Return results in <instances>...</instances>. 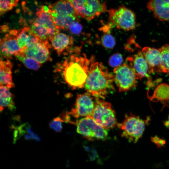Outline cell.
<instances>
[{
	"instance_id": "obj_1",
	"label": "cell",
	"mask_w": 169,
	"mask_h": 169,
	"mask_svg": "<svg viewBox=\"0 0 169 169\" xmlns=\"http://www.w3.org/2000/svg\"><path fill=\"white\" fill-rule=\"evenodd\" d=\"M91 61L84 54H71L58 64V71L65 83L73 89L84 86Z\"/></svg>"
},
{
	"instance_id": "obj_2",
	"label": "cell",
	"mask_w": 169,
	"mask_h": 169,
	"mask_svg": "<svg viewBox=\"0 0 169 169\" xmlns=\"http://www.w3.org/2000/svg\"><path fill=\"white\" fill-rule=\"evenodd\" d=\"M113 74L103 64L91 61L84 86L87 92L95 98L104 99L114 91Z\"/></svg>"
},
{
	"instance_id": "obj_3",
	"label": "cell",
	"mask_w": 169,
	"mask_h": 169,
	"mask_svg": "<svg viewBox=\"0 0 169 169\" xmlns=\"http://www.w3.org/2000/svg\"><path fill=\"white\" fill-rule=\"evenodd\" d=\"M135 13L123 5L109 11L108 23L110 28L129 31L135 28L136 24Z\"/></svg>"
},
{
	"instance_id": "obj_4",
	"label": "cell",
	"mask_w": 169,
	"mask_h": 169,
	"mask_svg": "<svg viewBox=\"0 0 169 169\" xmlns=\"http://www.w3.org/2000/svg\"><path fill=\"white\" fill-rule=\"evenodd\" d=\"M132 114L126 115L123 121L117 124L121 131L122 136L129 141L136 142L141 137L148 122Z\"/></svg>"
},
{
	"instance_id": "obj_5",
	"label": "cell",
	"mask_w": 169,
	"mask_h": 169,
	"mask_svg": "<svg viewBox=\"0 0 169 169\" xmlns=\"http://www.w3.org/2000/svg\"><path fill=\"white\" fill-rule=\"evenodd\" d=\"M90 116L106 130L117 125L115 113L111 104L102 99L95 98L94 109Z\"/></svg>"
},
{
	"instance_id": "obj_6",
	"label": "cell",
	"mask_w": 169,
	"mask_h": 169,
	"mask_svg": "<svg viewBox=\"0 0 169 169\" xmlns=\"http://www.w3.org/2000/svg\"><path fill=\"white\" fill-rule=\"evenodd\" d=\"M75 124L78 133L89 141H104L107 139V130L98 124L90 116L79 120Z\"/></svg>"
},
{
	"instance_id": "obj_7",
	"label": "cell",
	"mask_w": 169,
	"mask_h": 169,
	"mask_svg": "<svg viewBox=\"0 0 169 169\" xmlns=\"http://www.w3.org/2000/svg\"><path fill=\"white\" fill-rule=\"evenodd\" d=\"M113 76L114 82L120 92L135 88L139 79L132 68L126 62L115 68Z\"/></svg>"
},
{
	"instance_id": "obj_8",
	"label": "cell",
	"mask_w": 169,
	"mask_h": 169,
	"mask_svg": "<svg viewBox=\"0 0 169 169\" xmlns=\"http://www.w3.org/2000/svg\"><path fill=\"white\" fill-rule=\"evenodd\" d=\"M78 16L88 21L92 20L106 10L105 3L99 0H68Z\"/></svg>"
},
{
	"instance_id": "obj_9",
	"label": "cell",
	"mask_w": 169,
	"mask_h": 169,
	"mask_svg": "<svg viewBox=\"0 0 169 169\" xmlns=\"http://www.w3.org/2000/svg\"><path fill=\"white\" fill-rule=\"evenodd\" d=\"M95 107V102L91 95L88 93L78 95L75 105L70 112L68 113L73 117L78 118L80 117L91 116Z\"/></svg>"
},
{
	"instance_id": "obj_10",
	"label": "cell",
	"mask_w": 169,
	"mask_h": 169,
	"mask_svg": "<svg viewBox=\"0 0 169 169\" xmlns=\"http://www.w3.org/2000/svg\"><path fill=\"white\" fill-rule=\"evenodd\" d=\"M18 30H11L0 40L1 54L4 58H10L23 50L19 46L17 39Z\"/></svg>"
},
{
	"instance_id": "obj_11",
	"label": "cell",
	"mask_w": 169,
	"mask_h": 169,
	"mask_svg": "<svg viewBox=\"0 0 169 169\" xmlns=\"http://www.w3.org/2000/svg\"><path fill=\"white\" fill-rule=\"evenodd\" d=\"M50 46L48 41H42L31 48L23 50L19 54L31 58L42 64L51 60L49 50Z\"/></svg>"
},
{
	"instance_id": "obj_12",
	"label": "cell",
	"mask_w": 169,
	"mask_h": 169,
	"mask_svg": "<svg viewBox=\"0 0 169 169\" xmlns=\"http://www.w3.org/2000/svg\"><path fill=\"white\" fill-rule=\"evenodd\" d=\"M125 62L132 68L139 79L146 78L148 80H150L151 81L150 74L151 73L148 64L141 51L132 56L128 57Z\"/></svg>"
},
{
	"instance_id": "obj_13",
	"label": "cell",
	"mask_w": 169,
	"mask_h": 169,
	"mask_svg": "<svg viewBox=\"0 0 169 169\" xmlns=\"http://www.w3.org/2000/svg\"><path fill=\"white\" fill-rule=\"evenodd\" d=\"M147 7L159 20H169V0H150Z\"/></svg>"
},
{
	"instance_id": "obj_14",
	"label": "cell",
	"mask_w": 169,
	"mask_h": 169,
	"mask_svg": "<svg viewBox=\"0 0 169 169\" xmlns=\"http://www.w3.org/2000/svg\"><path fill=\"white\" fill-rule=\"evenodd\" d=\"M49 40L52 46L59 55L70 50L73 42L72 36L63 33H58Z\"/></svg>"
},
{
	"instance_id": "obj_15",
	"label": "cell",
	"mask_w": 169,
	"mask_h": 169,
	"mask_svg": "<svg viewBox=\"0 0 169 169\" xmlns=\"http://www.w3.org/2000/svg\"><path fill=\"white\" fill-rule=\"evenodd\" d=\"M141 51L148 64L151 73H153L155 70L158 72L161 61L159 49L145 47L142 49Z\"/></svg>"
},
{
	"instance_id": "obj_16",
	"label": "cell",
	"mask_w": 169,
	"mask_h": 169,
	"mask_svg": "<svg viewBox=\"0 0 169 169\" xmlns=\"http://www.w3.org/2000/svg\"><path fill=\"white\" fill-rule=\"evenodd\" d=\"M48 7L50 13L60 15L78 16L74 7L68 0H59Z\"/></svg>"
},
{
	"instance_id": "obj_17",
	"label": "cell",
	"mask_w": 169,
	"mask_h": 169,
	"mask_svg": "<svg viewBox=\"0 0 169 169\" xmlns=\"http://www.w3.org/2000/svg\"><path fill=\"white\" fill-rule=\"evenodd\" d=\"M12 64L9 60H3L1 59L0 84L6 86L9 88L14 86L12 79Z\"/></svg>"
},
{
	"instance_id": "obj_18",
	"label": "cell",
	"mask_w": 169,
	"mask_h": 169,
	"mask_svg": "<svg viewBox=\"0 0 169 169\" xmlns=\"http://www.w3.org/2000/svg\"><path fill=\"white\" fill-rule=\"evenodd\" d=\"M0 111L5 107H7L11 110L15 109L13 102V95L10 92L9 88L7 86L0 84Z\"/></svg>"
},
{
	"instance_id": "obj_19",
	"label": "cell",
	"mask_w": 169,
	"mask_h": 169,
	"mask_svg": "<svg viewBox=\"0 0 169 169\" xmlns=\"http://www.w3.org/2000/svg\"><path fill=\"white\" fill-rule=\"evenodd\" d=\"M150 100L153 101H160L169 106V85L162 83L156 88Z\"/></svg>"
},
{
	"instance_id": "obj_20",
	"label": "cell",
	"mask_w": 169,
	"mask_h": 169,
	"mask_svg": "<svg viewBox=\"0 0 169 169\" xmlns=\"http://www.w3.org/2000/svg\"><path fill=\"white\" fill-rule=\"evenodd\" d=\"M50 14L55 27L59 30L69 28L70 24L77 19V15H60Z\"/></svg>"
},
{
	"instance_id": "obj_21",
	"label": "cell",
	"mask_w": 169,
	"mask_h": 169,
	"mask_svg": "<svg viewBox=\"0 0 169 169\" xmlns=\"http://www.w3.org/2000/svg\"><path fill=\"white\" fill-rule=\"evenodd\" d=\"M159 49L161 53V61L158 72L169 73V44H165Z\"/></svg>"
},
{
	"instance_id": "obj_22",
	"label": "cell",
	"mask_w": 169,
	"mask_h": 169,
	"mask_svg": "<svg viewBox=\"0 0 169 169\" xmlns=\"http://www.w3.org/2000/svg\"><path fill=\"white\" fill-rule=\"evenodd\" d=\"M27 135L30 136L33 140L40 141V138L33 131L30 125L27 123L21 125L15 130L14 133V141H15L18 137L23 136L24 137Z\"/></svg>"
},
{
	"instance_id": "obj_23",
	"label": "cell",
	"mask_w": 169,
	"mask_h": 169,
	"mask_svg": "<svg viewBox=\"0 0 169 169\" xmlns=\"http://www.w3.org/2000/svg\"><path fill=\"white\" fill-rule=\"evenodd\" d=\"M32 32L30 28L28 27H26L18 30V42L20 48L23 50L27 49L26 44Z\"/></svg>"
},
{
	"instance_id": "obj_24",
	"label": "cell",
	"mask_w": 169,
	"mask_h": 169,
	"mask_svg": "<svg viewBox=\"0 0 169 169\" xmlns=\"http://www.w3.org/2000/svg\"><path fill=\"white\" fill-rule=\"evenodd\" d=\"M15 56L22 62L27 68L29 69L37 70L42 65V64L35 60L20 54H18Z\"/></svg>"
},
{
	"instance_id": "obj_25",
	"label": "cell",
	"mask_w": 169,
	"mask_h": 169,
	"mask_svg": "<svg viewBox=\"0 0 169 169\" xmlns=\"http://www.w3.org/2000/svg\"><path fill=\"white\" fill-rule=\"evenodd\" d=\"M19 0H0V14L2 15L17 6Z\"/></svg>"
},
{
	"instance_id": "obj_26",
	"label": "cell",
	"mask_w": 169,
	"mask_h": 169,
	"mask_svg": "<svg viewBox=\"0 0 169 169\" xmlns=\"http://www.w3.org/2000/svg\"><path fill=\"white\" fill-rule=\"evenodd\" d=\"M101 42L103 46L107 49L113 48L115 44L114 38L109 33L105 34L102 36L101 38Z\"/></svg>"
},
{
	"instance_id": "obj_27",
	"label": "cell",
	"mask_w": 169,
	"mask_h": 169,
	"mask_svg": "<svg viewBox=\"0 0 169 169\" xmlns=\"http://www.w3.org/2000/svg\"><path fill=\"white\" fill-rule=\"evenodd\" d=\"M123 61L122 56L120 53H116L111 56L109 59V65L113 67L116 68L121 65Z\"/></svg>"
},
{
	"instance_id": "obj_28",
	"label": "cell",
	"mask_w": 169,
	"mask_h": 169,
	"mask_svg": "<svg viewBox=\"0 0 169 169\" xmlns=\"http://www.w3.org/2000/svg\"><path fill=\"white\" fill-rule=\"evenodd\" d=\"M64 121L60 117H57L52 120L49 123L50 128L55 131L59 132L62 129V123Z\"/></svg>"
},
{
	"instance_id": "obj_29",
	"label": "cell",
	"mask_w": 169,
	"mask_h": 169,
	"mask_svg": "<svg viewBox=\"0 0 169 169\" xmlns=\"http://www.w3.org/2000/svg\"><path fill=\"white\" fill-rule=\"evenodd\" d=\"M82 27L78 21H74L69 26V29L71 33L75 34H78L81 31Z\"/></svg>"
},
{
	"instance_id": "obj_30",
	"label": "cell",
	"mask_w": 169,
	"mask_h": 169,
	"mask_svg": "<svg viewBox=\"0 0 169 169\" xmlns=\"http://www.w3.org/2000/svg\"><path fill=\"white\" fill-rule=\"evenodd\" d=\"M151 139L152 141L159 147L164 146L165 144L164 140L157 137L155 136L152 137Z\"/></svg>"
},
{
	"instance_id": "obj_31",
	"label": "cell",
	"mask_w": 169,
	"mask_h": 169,
	"mask_svg": "<svg viewBox=\"0 0 169 169\" xmlns=\"http://www.w3.org/2000/svg\"><path fill=\"white\" fill-rule=\"evenodd\" d=\"M164 125L167 127H169V115L168 120L165 122L164 123Z\"/></svg>"
}]
</instances>
